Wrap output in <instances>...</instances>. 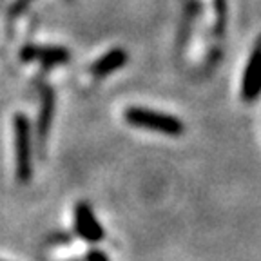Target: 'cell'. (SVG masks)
Segmentation results:
<instances>
[{
	"instance_id": "6da1fadb",
	"label": "cell",
	"mask_w": 261,
	"mask_h": 261,
	"mask_svg": "<svg viewBox=\"0 0 261 261\" xmlns=\"http://www.w3.org/2000/svg\"><path fill=\"white\" fill-rule=\"evenodd\" d=\"M123 118L129 125L152 130L165 136H181L185 133L184 122L174 114L149 109V107H127Z\"/></svg>"
},
{
	"instance_id": "7a4b0ae2",
	"label": "cell",
	"mask_w": 261,
	"mask_h": 261,
	"mask_svg": "<svg viewBox=\"0 0 261 261\" xmlns=\"http://www.w3.org/2000/svg\"><path fill=\"white\" fill-rule=\"evenodd\" d=\"M15 135V174L20 184H29L33 178V130L24 113L13 116Z\"/></svg>"
},
{
	"instance_id": "3957f363",
	"label": "cell",
	"mask_w": 261,
	"mask_h": 261,
	"mask_svg": "<svg viewBox=\"0 0 261 261\" xmlns=\"http://www.w3.org/2000/svg\"><path fill=\"white\" fill-rule=\"evenodd\" d=\"M74 228L78 236L87 243H100L106 238V228L98 221L93 207L87 201H78L74 207Z\"/></svg>"
},
{
	"instance_id": "277c9868",
	"label": "cell",
	"mask_w": 261,
	"mask_h": 261,
	"mask_svg": "<svg viewBox=\"0 0 261 261\" xmlns=\"http://www.w3.org/2000/svg\"><path fill=\"white\" fill-rule=\"evenodd\" d=\"M20 58L24 62H40L44 65H57V64H67L71 58L69 51L65 47H53V45H33L28 44L22 47Z\"/></svg>"
},
{
	"instance_id": "5b68a950",
	"label": "cell",
	"mask_w": 261,
	"mask_h": 261,
	"mask_svg": "<svg viewBox=\"0 0 261 261\" xmlns=\"http://www.w3.org/2000/svg\"><path fill=\"white\" fill-rule=\"evenodd\" d=\"M53 113H55V93L49 86L42 87V100H40V111L37 118V142L38 147L44 149L47 142L49 129L53 123Z\"/></svg>"
},
{
	"instance_id": "8992f818",
	"label": "cell",
	"mask_w": 261,
	"mask_h": 261,
	"mask_svg": "<svg viewBox=\"0 0 261 261\" xmlns=\"http://www.w3.org/2000/svg\"><path fill=\"white\" fill-rule=\"evenodd\" d=\"M259 94V47H254L245 67L243 80H241V98L245 102H254Z\"/></svg>"
},
{
	"instance_id": "52a82bcc",
	"label": "cell",
	"mask_w": 261,
	"mask_h": 261,
	"mask_svg": "<svg viewBox=\"0 0 261 261\" xmlns=\"http://www.w3.org/2000/svg\"><path fill=\"white\" fill-rule=\"evenodd\" d=\"M125 64H127V53L123 49L116 47V49H111L109 53H106L103 57L98 58L93 64V67H91V71H93L94 76L100 78V76H107L113 71L123 67Z\"/></svg>"
},
{
	"instance_id": "ba28073f",
	"label": "cell",
	"mask_w": 261,
	"mask_h": 261,
	"mask_svg": "<svg viewBox=\"0 0 261 261\" xmlns=\"http://www.w3.org/2000/svg\"><path fill=\"white\" fill-rule=\"evenodd\" d=\"M214 6H216L218 13V24H216V33H223L225 22H227V2L225 0H214Z\"/></svg>"
},
{
	"instance_id": "9c48e42d",
	"label": "cell",
	"mask_w": 261,
	"mask_h": 261,
	"mask_svg": "<svg viewBox=\"0 0 261 261\" xmlns=\"http://www.w3.org/2000/svg\"><path fill=\"white\" fill-rule=\"evenodd\" d=\"M86 261H111V259H109V256L103 252V250L91 249L89 252L86 254Z\"/></svg>"
},
{
	"instance_id": "30bf717a",
	"label": "cell",
	"mask_w": 261,
	"mask_h": 261,
	"mask_svg": "<svg viewBox=\"0 0 261 261\" xmlns=\"http://www.w3.org/2000/svg\"><path fill=\"white\" fill-rule=\"evenodd\" d=\"M31 2H33V0H16V4L11 8V15L15 16L16 13H20L22 9H25V8H28V6L31 4Z\"/></svg>"
}]
</instances>
